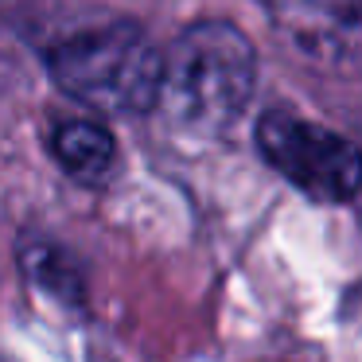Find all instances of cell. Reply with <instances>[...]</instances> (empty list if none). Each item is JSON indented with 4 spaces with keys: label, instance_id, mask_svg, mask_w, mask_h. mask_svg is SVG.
<instances>
[{
    "label": "cell",
    "instance_id": "1",
    "mask_svg": "<svg viewBox=\"0 0 362 362\" xmlns=\"http://www.w3.org/2000/svg\"><path fill=\"white\" fill-rule=\"evenodd\" d=\"M257 86V51L230 20H199L164 51L156 110L187 136H218L245 113Z\"/></svg>",
    "mask_w": 362,
    "mask_h": 362
},
{
    "label": "cell",
    "instance_id": "2",
    "mask_svg": "<svg viewBox=\"0 0 362 362\" xmlns=\"http://www.w3.org/2000/svg\"><path fill=\"white\" fill-rule=\"evenodd\" d=\"M43 66L71 102L113 117H133L156 110L164 51L148 40L144 28L121 20L59 40L47 47Z\"/></svg>",
    "mask_w": 362,
    "mask_h": 362
},
{
    "label": "cell",
    "instance_id": "3",
    "mask_svg": "<svg viewBox=\"0 0 362 362\" xmlns=\"http://www.w3.org/2000/svg\"><path fill=\"white\" fill-rule=\"evenodd\" d=\"M257 148L315 203H351L362 191V148L335 129L273 110L257 121Z\"/></svg>",
    "mask_w": 362,
    "mask_h": 362
},
{
    "label": "cell",
    "instance_id": "5",
    "mask_svg": "<svg viewBox=\"0 0 362 362\" xmlns=\"http://www.w3.org/2000/svg\"><path fill=\"white\" fill-rule=\"evenodd\" d=\"M51 152H55L59 168L78 183H105L117 168V141L113 133L94 117H71L55 125L51 133Z\"/></svg>",
    "mask_w": 362,
    "mask_h": 362
},
{
    "label": "cell",
    "instance_id": "4",
    "mask_svg": "<svg viewBox=\"0 0 362 362\" xmlns=\"http://www.w3.org/2000/svg\"><path fill=\"white\" fill-rule=\"evenodd\" d=\"M292 47L320 63L362 59V0H265Z\"/></svg>",
    "mask_w": 362,
    "mask_h": 362
},
{
    "label": "cell",
    "instance_id": "6",
    "mask_svg": "<svg viewBox=\"0 0 362 362\" xmlns=\"http://www.w3.org/2000/svg\"><path fill=\"white\" fill-rule=\"evenodd\" d=\"M20 269H24V276L40 292L63 300V304H82V296H86L82 265L74 261L71 250H63V245L51 242V238L28 234L24 242H20Z\"/></svg>",
    "mask_w": 362,
    "mask_h": 362
}]
</instances>
